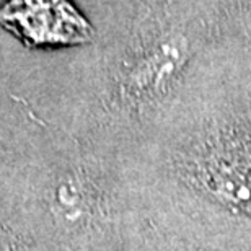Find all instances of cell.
I'll list each match as a JSON object with an SVG mask.
<instances>
[{
    "mask_svg": "<svg viewBox=\"0 0 251 251\" xmlns=\"http://www.w3.org/2000/svg\"><path fill=\"white\" fill-rule=\"evenodd\" d=\"M0 23L31 44H70L90 38V26L67 0H10Z\"/></svg>",
    "mask_w": 251,
    "mask_h": 251,
    "instance_id": "6da1fadb",
    "label": "cell"
},
{
    "mask_svg": "<svg viewBox=\"0 0 251 251\" xmlns=\"http://www.w3.org/2000/svg\"><path fill=\"white\" fill-rule=\"evenodd\" d=\"M85 183L78 176H64L52 189V212L67 225H77L90 214L92 201Z\"/></svg>",
    "mask_w": 251,
    "mask_h": 251,
    "instance_id": "7a4b0ae2",
    "label": "cell"
}]
</instances>
